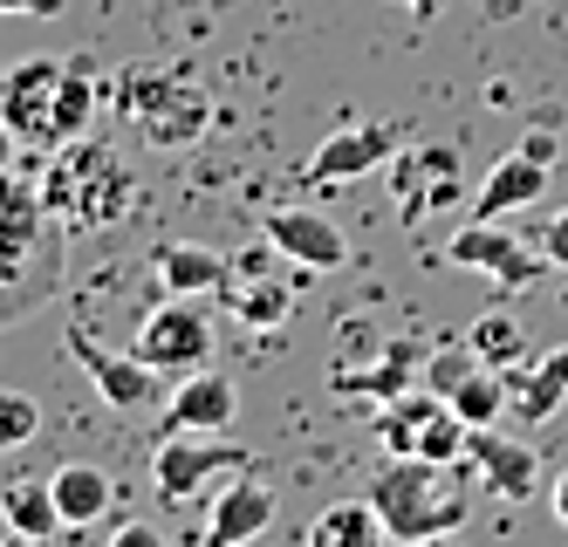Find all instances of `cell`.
<instances>
[{"instance_id": "1", "label": "cell", "mask_w": 568, "mask_h": 547, "mask_svg": "<svg viewBox=\"0 0 568 547\" xmlns=\"http://www.w3.org/2000/svg\"><path fill=\"white\" fill-rule=\"evenodd\" d=\"M371 507L384 514L397 547H418L438 534H459L473 514V486L459 466H438V458H390L371 479Z\"/></svg>"}, {"instance_id": "2", "label": "cell", "mask_w": 568, "mask_h": 547, "mask_svg": "<svg viewBox=\"0 0 568 547\" xmlns=\"http://www.w3.org/2000/svg\"><path fill=\"white\" fill-rule=\"evenodd\" d=\"M34 185H42V205L62 233H103L110 220H124V205H131V172L97 138H75L62 151H49Z\"/></svg>"}, {"instance_id": "3", "label": "cell", "mask_w": 568, "mask_h": 547, "mask_svg": "<svg viewBox=\"0 0 568 547\" xmlns=\"http://www.w3.org/2000/svg\"><path fill=\"white\" fill-rule=\"evenodd\" d=\"M116 97H124V117L138 123V138L151 151H185V144L206 138V123H213L206 90L172 75V69H131L116 82Z\"/></svg>"}, {"instance_id": "4", "label": "cell", "mask_w": 568, "mask_h": 547, "mask_svg": "<svg viewBox=\"0 0 568 547\" xmlns=\"http://www.w3.org/2000/svg\"><path fill=\"white\" fill-rule=\"evenodd\" d=\"M55 233L62 226L49 220L42 185L0 172V302H8V308H28V294H14L21 274L55 287Z\"/></svg>"}, {"instance_id": "5", "label": "cell", "mask_w": 568, "mask_h": 547, "mask_svg": "<svg viewBox=\"0 0 568 547\" xmlns=\"http://www.w3.org/2000/svg\"><path fill=\"white\" fill-rule=\"evenodd\" d=\"M377 445L390 458H438V466H459L466 458V417L453 411V397L418 384V391L377 404Z\"/></svg>"}, {"instance_id": "6", "label": "cell", "mask_w": 568, "mask_h": 547, "mask_svg": "<svg viewBox=\"0 0 568 547\" xmlns=\"http://www.w3.org/2000/svg\"><path fill=\"white\" fill-rule=\"evenodd\" d=\"M62 97H69V62L34 55L0 75V117L14 123L21 151H62Z\"/></svg>"}, {"instance_id": "7", "label": "cell", "mask_w": 568, "mask_h": 547, "mask_svg": "<svg viewBox=\"0 0 568 547\" xmlns=\"http://www.w3.org/2000/svg\"><path fill=\"white\" fill-rule=\"evenodd\" d=\"M131 356H144L158 376H192L213 363V315L199 308V294H172V302H158L138 335H131Z\"/></svg>"}, {"instance_id": "8", "label": "cell", "mask_w": 568, "mask_h": 547, "mask_svg": "<svg viewBox=\"0 0 568 547\" xmlns=\"http://www.w3.org/2000/svg\"><path fill=\"white\" fill-rule=\"evenodd\" d=\"M247 466V452L240 445H220L206 432H165L151 452V479H158V499H172V507H192V499H206L213 479H233Z\"/></svg>"}, {"instance_id": "9", "label": "cell", "mask_w": 568, "mask_h": 547, "mask_svg": "<svg viewBox=\"0 0 568 547\" xmlns=\"http://www.w3.org/2000/svg\"><path fill=\"white\" fill-rule=\"evenodd\" d=\"M69 356L83 363V376L97 384V397L110 404V411H158L172 391H165V376H158L144 356H116V350H103L90 328H69Z\"/></svg>"}, {"instance_id": "10", "label": "cell", "mask_w": 568, "mask_h": 547, "mask_svg": "<svg viewBox=\"0 0 568 547\" xmlns=\"http://www.w3.org/2000/svg\"><path fill=\"white\" fill-rule=\"evenodd\" d=\"M445 261L466 267V274H486L500 287H535L548 274V254H535V246H520L500 220H466L453 240H445Z\"/></svg>"}, {"instance_id": "11", "label": "cell", "mask_w": 568, "mask_h": 547, "mask_svg": "<svg viewBox=\"0 0 568 547\" xmlns=\"http://www.w3.org/2000/svg\"><path fill=\"white\" fill-rule=\"evenodd\" d=\"M397 151H404L397 123H343L336 138H322V144H315V158L302 164V179H308L315 192H329V185H356V179L384 172Z\"/></svg>"}, {"instance_id": "12", "label": "cell", "mask_w": 568, "mask_h": 547, "mask_svg": "<svg viewBox=\"0 0 568 547\" xmlns=\"http://www.w3.org/2000/svg\"><path fill=\"white\" fill-rule=\"evenodd\" d=\"M261 240L274 246L281 261H295V267H308V274H329V267L349 261L343 226H336L329 213H315V205H281V213H267V220H261Z\"/></svg>"}, {"instance_id": "13", "label": "cell", "mask_w": 568, "mask_h": 547, "mask_svg": "<svg viewBox=\"0 0 568 547\" xmlns=\"http://www.w3.org/2000/svg\"><path fill=\"white\" fill-rule=\"evenodd\" d=\"M390 192H397V213L404 220H432L438 205L459 199V151L445 144H418V151H397L390 158Z\"/></svg>"}, {"instance_id": "14", "label": "cell", "mask_w": 568, "mask_h": 547, "mask_svg": "<svg viewBox=\"0 0 568 547\" xmlns=\"http://www.w3.org/2000/svg\"><path fill=\"white\" fill-rule=\"evenodd\" d=\"M466 466L479 473L486 493H500V499H535L541 493V458L527 438H507L494 425H466Z\"/></svg>"}, {"instance_id": "15", "label": "cell", "mask_w": 568, "mask_h": 547, "mask_svg": "<svg viewBox=\"0 0 568 547\" xmlns=\"http://www.w3.org/2000/svg\"><path fill=\"white\" fill-rule=\"evenodd\" d=\"M233 417H240V391H233V376H220L213 363L206 369H192L179 376V391L165 397V432H233Z\"/></svg>"}, {"instance_id": "16", "label": "cell", "mask_w": 568, "mask_h": 547, "mask_svg": "<svg viewBox=\"0 0 568 547\" xmlns=\"http://www.w3.org/2000/svg\"><path fill=\"white\" fill-rule=\"evenodd\" d=\"M274 527V486L267 479H233L226 493H213V514H206V547H247Z\"/></svg>"}, {"instance_id": "17", "label": "cell", "mask_w": 568, "mask_h": 547, "mask_svg": "<svg viewBox=\"0 0 568 547\" xmlns=\"http://www.w3.org/2000/svg\"><path fill=\"white\" fill-rule=\"evenodd\" d=\"M261 261L267 254H254V261H240V274H226V302H233V322H247V328H281L288 322V308H295V287H288V274H308V267H295L288 261V274H261Z\"/></svg>"}, {"instance_id": "18", "label": "cell", "mask_w": 568, "mask_h": 547, "mask_svg": "<svg viewBox=\"0 0 568 547\" xmlns=\"http://www.w3.org/2000/svg\"><path fill=\"white\" fill-rule=\"evenodd\" d=\"M541 192H548V164L527 158V151H507L494 172H486V185L473 192V220H507L520 205H535Z\"/></svg>"}, {"instance_id": "19", "label": "cell", "mask_w": 568, "mask_h": 547, "mask_svg": "<svg viewBox=\"0 0 568 547\" xmlns=\"http://www.w3.org/2000/svg\"><path fill=\"white\" fill-rule=\"evenodd\" d=\"M418 350L412 343H384L377 363H343L336 369V397H371V404H390L404 391H418Z\"/></svg>"}, {"instance_id": "20", "label": "cell", "mask_w": 568, "mask_h": 547, "mask_svg": "<svg viewBox=\"0 0 568 547\" xmlns=\"http://www.w3.org/2000/svg\"><path fill=\"white\" fill-rule=\"evenodd\" d=\"M49 493H55V507H62V527H97L110 507H116V486L103 466H90V458H62V466L49 473Z\"/></svg>"}, {"instance_id": "21", "label": "cell", "mask_w": 568, "mask_h": 547, "mask_svg": "<svg viewBox=\"0 0 568 547\" xmlns=\"http://www.w3.org/2000/svg\"><path fill=\"white\" fill-rule=\"evenodd\" d=\"M507 397H514V411H520V425H541V417H555V411L568 404V343L548 350V356H535L527 369H514V376H507Z\"/></svg>"}, {"instance_id": "22", "label": "cell", "mask_w": 568, "mask_h": 547, "mask_svg": "<svg viewBox=\"0 0 568 547\" xmlns=\"http://www.w3.org/2000/svg\"><path fill=\"white\" fill-rule=\"evenodd\" d=\"M151 267H158V281H165L172 294H220L226 287V254H213V246H179V240H165L151 254Z\"/></svg>"}, {"instance_id": "23", "label": "cell", "mask_w": 568, "mask_h": 547, "mask_svg": "<svg viewBox=\"0 0 568 547\" xmlns=\"http://www.w3.org/2000/svg\"><path fill=\"white\" fill-rule=\"evenodd\" d=\"M308 547H390V527L371 499H336V507L315 514Z\"/></svg>"}, {"instance_id": "24", "label": "cell", "mask_w": 568, "mask_h": 547, "mask_svg": "<svg viewBox=\"0 0 568 547\" xmlns=\"http://www.w3.org/2000/svg\"><path fill=\"white\" fill-rule=\"evenodd\" d=\"M466 350L479 356V369H500V376H514V369L535 363V350H527V328H520L507 308H486V315L466 328Z\"/></svg>"}, {"instance_id": "25", "label": "cell", "mask_w": 568, "mask_h": 547, "mask_svg": "<svg viewBox=\"0 0 568 547\" xmlns=\"http://www.w3.org/2000/svg\"><path fill=\"white\" fill-rule=\"evenodd\" d=\"M0 520H8L21 540H55V534H62V507H55L49 479H14V486H0Z\"/></svg>"}, {"instance_id": "26", "label": "cell", "mask_w": 568, "mask_h": 547, "mask_svg": "<svg viewBox=\"0 0 568 547\" xmlns=\"http://www.w3.org/2000/svg\"><path fill=\"white\" fill-rule=\"evenodd\" d=\"M453 411L466 417V425H494V417L507 411V376L500 369H473L466 384L453 391Z\"/></svg>"}, {"instance_id": "27", "label": "cell", "mask_w": 568, "mask_h": 547, "mask_svg": "<svg viewBox=\"0 0 568 547\" xmlns=\"http://www.w3.org/2000/svg\"><path fill=\"white\" fill-rule=\"evenodd\" d=\"M34 432H42V404H34L28 391H0V458L34 445Z\"/></svg>"}, {"instance_id": "28", "label": "cell", "mask_w": 568, "mask_h": 547, "mask_svg": "<svg viewBox=\"0 0 568 547\" xmlns=\"http://www.w3.org/2000/svg\"><path fill=\"white\" fill-rule=\"evenodd\" d=\"M473 369H479V356H473V350H438V356H425L418 384H425V391H438V397H453Z\"/></svg>"}, {"instance_id": "29", "label": "cell", "mask_w": 568, "mask_h": 547, "mask_svg": "<svg viewBox=\"0 0 568 547\" xmlns=\"http://www.w3.org/2000/svg\"><path fill=\"white\" fill-rule=\"evenodd\" d=\"M103 547H172V540H165V534H158L151 520H124V527H116V534H110Z\"/></svg>"}, {"instance_id": "30", "label": "cell", "mask_w": 568, "mask_h": 547, "mask_svg": "<svg viewBox=\"0 0 568 547\" xmlns=\"http://www.w3.org/2000/svg\"><path fill=\"white\" fill-rule=\"evenodd\" d=\"M541 254H548V267H561L568 274V205L548 220V233H541Z\"/></svg>"}, {"instance_id": "31", "label": "cell", "mask_w": 568, "mask_h": 547, "mask_svg": "<svg viewBox=\"0 0 568 547\" xmlns=\"http://www.w3.org/2000/svg\"><path fill=\"white\" fill-rule=\"evenodd\" d=\"M0 14H28V21H55L62 0H0Z\"/></svg>"}, {"instance_id": "32", "label": "cell", "mask_w": 568, "mask_h": 547, "mask_svg": "<svg viewBox=\"0 0 568 547\" xmlns=\"http://www.w3.org/2000/svg\"><path fill=\"white\" fill-rule=\"evenodd\" d=\"M548 514H555V520L568 527V466H561V473L548 479Z\"/></svg>"}, {"instance_id": "33", "label": "cell", "mask_w": 568, "mask_h": 547, "mask_svg": "<svg viewBox=\"0 0 568 547\" xmlns=\"http://www.w3.org/2000/svg\"><path fill=\"white\" fill-rule=\"evenodd\" d=\"M14 151H21V138H14V123L0 117V172H14Z\"/></svg>"}, {"instance_id": "34", "label": "cell", "mask_w": 568, "mask_h": 547, "mask_svg": "<svg viewBox=\"0 0 568 547\" xmlns=\"http://www.w3.org/2000/svg\"><path fill=\"white\" fill-rule=\"evenodd\" d=\"M520 151H527V158H541V164H548V158H555V138H548V131H535V138H527Z\"/></svg>"}, {"instance_id": "35", "label": "cell", "mask_w": 568, "mask_h": 547, "mask_svg": "<svg viewBox=\"0 0 568 547\" xmlns=\"http://www.w3.org/2000/svg\"><path fill=\"white\" fill-rule=\"evenodd\" d=\"M0 547H34V540H21V534H14V527H8V534H0Z\"/></svg>"}, {"instance_id": "36", "label": "cell", "mask_w": 568, "mask_h": 547, "mask_svg": "<svg viewBox=\"0 0 568 547\" xmlns=\"http://www.w3.org/2000/svg\"><path fill=\"white\" fill-rule=\"evenodd\" d=\"M404 8H412V14H432V8H438V0H404Z\"/></svg>"}, {"instance_id": "37", "label": "cell", "mask_w": 568, "mask_h": 547, "mask_svg": "<svg viewBox=\"0 0 568 547\" xmlns=\"http://www.w3.org/2000/svg\"><path fill=\"white\" fill-rule=\"evenodd\" d=\"M418 547H459V540H453V534H438V540H418Z\"/></svg>"}]
</instances>
